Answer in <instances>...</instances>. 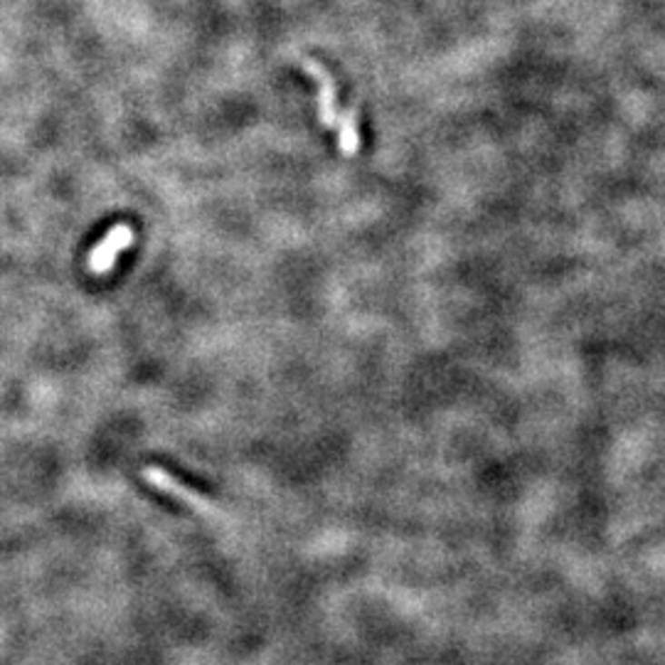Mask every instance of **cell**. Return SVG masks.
Segmentation results:
<instances>
[{"label": "cell", "mask_w": 665, "mask_h": 665, "mask_svg": "<svg viewBox=\"0 0 665 665\" xmlns=\"http://www.w3.org/2000/svg\"><path fill=\"white\" fill-rule=\"evenodd\" d=\"M141 476H144L145 483H151V486L163 491V493L173 495V498L180 501V503L193 505V508H200V511H207V508H210V503H207L203 495L195 493L193 488L183 486L178 478L173 476V473H168V471L158 469V466H145V469L141 471Z\"/></svg>", "instance_id": "3"}, {"label": "cell", "mask_w": 665, "mask_h": 665, "mask_svg": "<svg viewBox=\"0 0 665 665\" xmlns=\"http://www.w3.org/2000/svg\"><path fill=\"white\" fill-rule=\"evenodd\" d=\"M134 242H136V232H134L131 224H126V222L114 224V227L104 234L102 242L89 252V259H86L89 272L96 273V276L109 273L111 269L116 266V259H119L121 252H126Z\"/></svg>", "instance_id": "2"}, {"label": "cell", "mask_w": 665, "mask_h": 665, "mask_svg": "<svg viewBox=\"0 0 665 665\" xmlns=\"http://www.w3.org/2000/svg\"><path fill=\"white\" fill-rule=\"evenodd\" d=\"M308 74H313L318 82V114H321V124L328 128H338V138H341V151L345 155L358 154L360 148V131L355 111H341L338 109V96H335V82H332L331 72L318 65L316 60L301 62Z\"/></svg>", "instance_id": "1"}]
</instances>
